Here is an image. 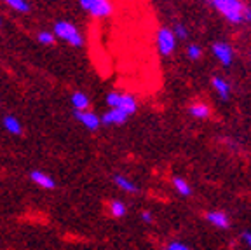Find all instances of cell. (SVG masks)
Returning a JSON list of instances; mask_svg holds the SVG:
<instances>
[{
  "mask_svg": "<svg viewBox=\"0 0 251 250\" xmlns=\"http://www.w3.org/2000/svg\"><path fill=\"white\" fill-rule=\"evenodd\" d=\"M54 35L58 39L65 40L67 44L74 47H82L84 46V37L82 33L77 30L74 23L70 21H56L54 23Z\"/></svg>",
  "mask_w": 251,
  "mask_h": 250,
  "instance_id": "6da1fadb",
  "label": "cell"
},
{
  "mask_svg": "<svg viewBox=\"0 0 251 250\" xmlns=\"http://www.w3.org/2000/svg\"><path fill=\"white\" fill-rule=\"evenodd\" d=\"M216 9L227 18L230 23H243L244 21V7L239 0H215L213 2Z\"/></svg>",
  "mask_w": 251,
  "mask_h": 250,
  "instance_id": "7a4b0ae2",
  "label": "cell"
},
{
  "mask_svg": "<svg viewBox=\"0 0 251 250\" xmlns=\"http://www.w3.org/2000/svg\"><path fill=\"white\" fill-rule=\"evenodd\" d=\"M78 5L94 18H106L114 12V4L106 0H80Z\"/></svg>",
  "mask_w": 251,
  "mask_h": 250,
  "instance_id": "3957f363",
  "label": "cell"
},
{
  "mask_svg": "<svg viewBox=\"0 0 251 250\" xmlns=\"http://www.w3.org/2000/svg\"><path fill=\"white\" fill-rule=\"evenodd\" d=\"M175 46H176V35H175V31H171L169 28H161L159 33H157V47H159L161 55H164V56L171 55Z\"/></svg>",
  "mask_w": 251,
  "mask_h": 250,
  "instance_id": "277c9868",
  "label": "cell"
},
{
  "mask_svg": "<svg viewBox=\"0 0 251 250\" xmlns=\"http://www.w3.org/2000/svg\"><path fill=\"white\" fill-rule=\"evenodd\" d=\"M75 119H77L78 123H82V126H86L91 131H96V129L101 126V118H98V116L94 112H91V110H86V112H77V110H75Z\"/></svg>",
  "mask_w": 251,
  "mask_h": 250,
  "instance_id": "5b68a950",
  "label": "cell"
},
{
  "mask_svg": "<svg viewBox=\"0 0 251 250\" xmlns=\"http://www.w3.org/2000/svg\"><path fill=\"white\" fill-rule=\"evenodd\" d=\"M213 53H215L216 58L222 62V65H230L232 58H234V53H232V47L225 42H216L213 46Z\"/></svg>",
  "mask_w": 251,
  "mask_h": 250,
  "instance_id": "8992f818",
  "label": "cell"
},
{
  "mask_svg": "<svg viewBox=\"0 0 251 250\" xmlns=\"http://www.w3.org/2000/svg\"><path fill=\"white\" fill-rule=\"evenodd\" d=\"M127 114L122 112L121 109H110L101 116V125H124L127 121Z\"/></svg>",
  "mask_w": 251,
  "mask_h": 250,
  "instance_id": "52a82bcc",
  "label": "cell"
},
{
  "mask_svg": "<svg viewBox=\"0 0 251 250\" xmlns=\"http://www.w3.org/2000/svg\"><path fill=\"white\" fill-rule=\"evenodd\" d=\"M30 179L35 182L37 186H40L42 189H54L56 188V182L51 175H47V173L40 172V170H33L30 173Z\"/></svg>",
  "mask_w": 251,
  "mask_h": 250,
  "instance_id": "ba28073f",
  "label": "cell"
},
{
  "mask_svg": "<svg viewBox=\"0 0 251 250\" xmlns=\"http://www.w3.org/2000/svg\"><path fill=\"white\" fill-rule=\"evenodd\" d=\"M4 128L7 129L11 135H16V137H20V135H23V126H21V123H20V119L16 118V116H5L4 118Z\"/></svg>",
  "mask_w": 251,
  "mask_h": 250,
  "instance_id": "9c48e42d",
  "label": "cell"
},
{
  "mask_svg": "<svg viewBox=\"0 0 251 250\" xmlns=\"http://www.w3.org/2000/svg\"><path fill=\"white\" fill-rule=\"evenodd\" d=\"M72 105L75 107L77 112H86V110L89 109V98H87V94L82 93V91H75V93L72 94Z\"/></svg>",
  "mask_w": 251,
  "mask_h": 250,
  "instance_id": "30bf717a",
  "label": "cell"
},
{
  "mask_svg": "<svg viewBox=\"0 0 251 250\" xmlns=\"http://www.w3.org/2000/svg\"><path fill=\"white\" fill-rule=\"evenodd\" d=\"M119 109H121L122 112L127 114V116H131V114L136 112L138 103H136V100H134L133 94H122V100H121V105H119Z\"/></svg>",
  "mask_w": 251,
  "mask_h": 250,
  "instance_id": "8fae6325",
  "label": "cell"
},
{
  "mask_svg": "<svg viewBox=\"0 0 251 250\" xmlns=\"http://www.w3.org/2000/svg\"><path fill=\"white\" fill-rule=\"evenodd\" d=\"M208 220L213 224V226L222 227V229L228 227V217L224 214V212H209V214H208Z\"/></svg>",
  "mask_w": 251,
  "mask_h": 250,
  "instance_id": "7c38bea8",
  "label": "cell"
},
{
  "mask_svg": "<svg viewBox=\"0 0 251 250\" xmlns=\"http://www.w3.org/2000/svg\"><path fill=\"white\" fill-rule=\"evenodd\" d=\"M211 82H213V88L216 90V93L224 98V100H227L228 94H230V86H228V82L222 77H213Z\"/></svg>",
  "mask_w": 251,
  "mask_h": 250,
  "instance_id": "4fadbf2b",
  "label": "cell"
},
{
  "mask_svg": "<svg viewBox=\"0 0 251 250\" xmlns=\"http://www.w3.org/2000/svg\"><path fill=\"white\" fill-rule=\"evenodd\" d=\"M114 182H115V186H117L119 189H122V191H126V192H138V186L133 184V182H131L129 179H126V177L115 175L114 177Z\"/></svg>",
  "mask_w": 251,
  "mask_h": 250,
  "instance_id": "5bb4252c",
  "label": "cell"
},
{
  "mask_svg": "<svg viewBox=\"0 0 251 250\" xmlns=\"http://www.w3.org/2000/svg\"><path fill=\"white\" fill-rule=\"evenodd\" d=\"M173 184H175V189H176L181 196H190V192H192L190 186L187 184V180L181 179V177H175V179H173Z\"/></svg>",
  "mask_w": 251,
  "mask_h": 250,
  "instance_id": "9a60e30c",
  "label": "cell"
},
{
  "mask_svg": "<svg viewBox=\"0 0 251 250\" xmlns=\"http://www.w3.org/2000/svg\"><path fill=\"white\" fill-rule=\"evenodd\" d=\"M190 114H192L194 118L204 119L209 116V109H208V105H204V103H194V105L190 107Z\"/></svg>",
  "mask_w": 251,
  "mask_h": 250,
  "instance_id": "2e32d148",
  "label": "cell"
},
{
  "mask_svg": "<svg viewBox=\"0 0 251 250\" xmlns=\"http://www.w3.org/2000/svg\"><path fill=\"white\" fill-rule=\"evenodd\" d=\"M110 214L119 219V217H124V215L127 214V208H126V205L122 203V201H117V199H115V201L110 203Z\"/></svg>",
  "mask_w": 251,
  "mask_h": 250,
  "instance_id": "e0dca14e",
  "label": "cell"
},
{
  "mask_svg": "<svg viewBox=\"0 0 251 250\" xmlns=\"http://www.w3.org/2000/svg\"><path fill=\"white\" fill-rule=\"evenodd\" d=\"M5 4L12 9V11H18V12H30V4L25 2V0H7Z\"/></svg>",
  "mask_w": 251,
  "mask_h": 250,
  "instance_id": "ac0fdd59",
  "label": "cell"
},
{
  "mask_svg": "<svg viewBox=\"0 0 251 250\" xmlns=\"http://www.w3.org/2000/svg\"><path fill=\"white\" fill-rule=\"evenodd\" d=\"M122 94H124V93H119V91H110V93L106 94V103H108V107H112V109H119V105H121V100H122Z\"/></svg>",
  "mask_w": 251,
  "mask_h": 250,
  "instance_id": "d6986e66",
  "label": "cell"
},
{
  "mask_svg": "<svg viewBox=\"0 0 251 250\" xmlns=\"http://www.w3.org/2000/svg\"><path fill=\"white\" fill-rule=\"evenodd\" d=\"M54 33L52 31H47V30H42L39 31V35H37V40H39L40 44H44V46H51V44H54Z\"/></svg>",
  "mask_w": 251,
  "mask_h": 250,
  "instance_id": "ffe728a7",
  "label": "cell"
},
{
  "mask_svg": "<svg viewBox=\"0 0 251 250\" xmlns=\"http://www.w3.org/2000/svg\"><path fill=\"white\" fill-rule=\"evenodd\" d=\"M187 53H188V58L190 60H199L201 55H202V49H201L197 44H190L188 49H187Z\"/></svg>",
  "mask_w": 251,
  "mask_h": 250,
  "instance_id": "44dd1931",
  "label": "cell"
},
{
  "mask_svg": "<svg viewBox=\"0 0 251 250\" xmlns=\"http://www.w3.org/2000/svg\"><path fill=\"white\" fill-rule=\"evenodd\" d=\"M175 35L180 37V39H187L188 37L187 28H185L183 25H176V27H175Z\"/></svg>",
  "mask_w": 251,
  "mask_h": 250,
  "instance_id": "7402d4cb",
  "label": "cell"
},
{
  "mask_svg": "<svg viewBox=\"0 0 251 250\" xmlns=\"http://www.w3.org/2000/svg\"><path fill=\"white\" fill-rule=\"evenodd\" d=\"M164 250H190L187 245H183V243H178V242H175V243H169L168 247H166Z\"/></svg>",
  "mask_w": 251,
  "mask_h": 250,
  "instance_id": "603a6c76",
  "label": "cell"
},
{
  "mask_svg": "<svg viewBox=\"0 0 251 250\" xmlns=\"http://www.w3.org/2000/svg\"><path fill=\"white\" fill-rule=\"evenodd\" d=\"M141 219H143V222H152V214L150 212H141Z\"/></svg>",
  "mask_w": 251,
  "mask_h": 250,
  "instance_id": "cb8c5ba5",
  "label": "cell"
},
{
  "mask_svg": "<svg viewBox=\"0 0 251 250\" xmlns=\"http://www.w3.org/2000/svg\"><path fill=\"white\" fill-rule=\"evenodd\" d=\"M244 21H251V7H246L244 11Z\"/></svg>",
  "mask_w": 251,
  "mask_h": 250,
  "instance_id": "d4e9b609",
  "label": "cell"
},
{
  "mask_svg": "<svg viewBox=\"0 0 251 250\" xmlns=\"http://www.w3.org/2000/svg\"><path fill=\"white\" fill-rule=\"evenodd\" d=\"M243 238H244V242H246L248 245L251 247V233H244V235H243Z\"/></svg>",
  "mask_w": 251,
  "mask_h": 250,
  "instance_id": "484cf974",
  "label": "cell"
}]
</instances>
